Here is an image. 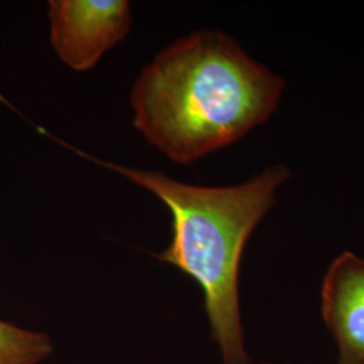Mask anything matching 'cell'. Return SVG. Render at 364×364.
Here are the masks:
<instances>
[{
    "label": "cell",
    "instance_id": "1",
    "mask_svg": "<svg viewBox=\"0 0 364 364\" xmlns=\"http://www.w3.org/2000/svg\"><path fill=\"white\" fill-rule=\"evenodd\" d=\"M284 78L220 30H200L158 53L135 80L132 124L173 162L189 165L272 117Z\"/></svg>",
    "mask_w": 364,
    "mask_h": 364
},
{
    "label": "cell",
    "instance_id": "2",
    "mask_svg": "<svg viewBox=\"0 0 364 364\" xmlns=\"http://www.w3.org/2000/svg\"><path fill=\"white\" fill-rule=\"evenodd\" d=\"M78 156L114 170L156 195L171 213L169 247L156 259L195 279L204 294L210 335L223 364H248L239 304V267L248 237L275 205L287 166H272L232 186H197L156 170L100 161L69 146Z\"/></svg>",
    "mask_w": 364,
    "mask_h": 364
},
{
    "label": "cell",
    "instance_id": "3",
    "mask_svg": "<svg viewBox=\"0 0 364 364\" xmlns=\"http://www.w3.org/2000/svg\"><path fill=\"white\" fill-rule=\"evenodd\" d=\"M50 42L58 58L76 72H87L129 36L127 0H50Z\"/></svg>",
    "mask_w": 364,
    "mask_h": 364
},
{
    "label": "cell",
    "instance_id": "4",
    "mask_svg": "<svg viewBox=\"0 0 364 364\" xmlns=\"http://www.w3.org/2000/svg\"><path fill=\"white\" fill-rule=\"evenodd\" d=\"M321 313L338 350V364H364V259L344 251L321 287Z\"/></svg>",
    "mask_w": 364,
    "mask_h": 364
},
{
    "label": "cell",
    "instance_id": "5",
    "mask_svg": "<svg viewBox=\"0 0 364 364\" xmlns=\"http://www.w3.org/2000/svg\"><path fill=\"white\" fill-rule=\"evenodd\" d=\"M52 353L46 333L0 320V364H42Z\"/></svg>",
    "mask_w": 364,
    "mask_h": 364
},
{
    "label": "cell",
    "instance_id": "6",
    "mask_svg": "<svg viewBox=\"0 0 364 364\" xmlns=\"http://www.w3.org/2000/svg\"><path fill=\"white\" fill-rule=\"evenodd\" d=\"M260 364H294V363H275V362H263Z\"/></svg>",
    "mask_w": 364,
    "mask_h": 364
}]
</instances>
